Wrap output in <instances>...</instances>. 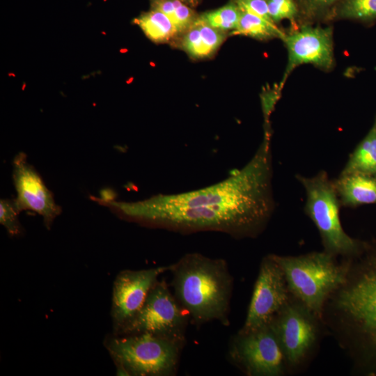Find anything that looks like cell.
<instances>
[{
    "instance_id": "obj_1",
    "label": "cell",
    "mask_w": 376,
    "mask_h": 376,
    "mask_svg": "<svg viewBox=\"0 0 376 376\" xmlns=\"http://www.w3.org/2000/svg\"><path fill=\"white\" fill-rule=\"evenodd\" d=\"M272 178L271 139L267 131L252 158L219 182L132 202L104 196L98 203L123 219L142 224L254 238L267 227L275 209Z\"/></svg>"
},
{
    "instance_id": "obj_2",
    "label": "cell",
    "mask_w": 376,
    "mask_h": 376,
    "mask_svg": "<svg viewBox=\"0 0 376 376\" xmlns=\"http://www.w3.org/2000/svg\"><path fill=\"white\" fill-rule=\"evenodd\" d=\"M321 320L355 370L376 376V239L349 259L345 279L327 299Z\"/></svg>"
},
{
    "instance_id": "obj_3",
    "label": "cell",
    "mask_w": 376,
    "mask_h": 376,
    "mask_svg": "<svg viewBox=\"0 0 376 376\" xmlns=\"http://www.w3.org/2000/svg\"><path fill=\"white\" fill-rule=\"evenodd\" d=\"M169 271L174 296L194 324H228L233 279L225 260L190 253L171 265Z\"/></svg>"
},
{
    "instance_id": "obj_4",
    "label": "cell",
    "mask_w": 376,
    "mask_h": 376,
    "mask_svg": "<svg viewBox=\"0 0 376 376\" xmlns=\"http://www.w3.org/2000/svg\"><path fill=\"white\" fill-rule=\"evenodd\" d=\"M272 256L284 273L290 294L321 319L327 299L345 279L349 258L339 263L324 251Z\"/></svg>"
},
{
    "instance_id": "obj_5",
    "label": "cell",
    "mask_w": 376,
    "mask_h": 376,
    "mask_svg": "<svg viewBox=\"0 0 376 376\" xmlns=\"http://www.w3.org/2000/svg\"><path fill=\"white\" fill-rule=\"evenodd\" d=\"M295 178L305 190L304 212L318 228L324 251L342 258L361 254L368 241L352 237L344 230L340 219L342 205L327 173L320 171L312 177L297 174Z\"/></svg>"
},
{
    "instance_id": "obj_6",
    "label": "cell",
    "mask_w": 376,
    "mask_h": 376,
    "mask_svg": "<svg viewBox=\"0 0 376 376\" xmlns=\"http://www.w3.org/2000/svg\"><path fill=\"white\" fill-rule=\"evenodd\" d=\"M104 345L118 375L168 376L178 366L181 344L149 333L109 336Z\"/></svg>"
},
{
    "instance_id": "obj_7",
    "label": "cell",
    "mask_w": 376,
    "mask_h": 376,
    "mask_svg": "<svg viewBox=\"0 0 376 376\" xmlns=\"http://www.w3.org/2000/svg\"><path fill=\"white\" fill-rule=\"evenodd\" d=\"M189 318L166 282L157 281L140 310L114 334L149 333L183 345Z\"/></svg>"
},
{
    "instance_id": "obj_8",
    "label": "cell",
    "mask_w": 376,
    "mask_h": 376,
    "mask_svg": "<svg viewBox=\"0 0 376 376\" xmlns=\"http://www.w3.org/2000/svg\"><path fill=\"white\" fill-rule=\"evenodd\" d=\"M269 326L285 357L288 368L301 366L315 348L323 326L313 311L292 295Z\"/></svg>"
},
{
    "instance_id": "obj_9",
    "label": "cell",
    "mask_w": 376,
    "mask_h": 376,
    "mask_svg": "<svg viewBox=\"0 0 376 376\" xmlns=\"http://www.w3.org/2000/svg\"><path fill=\"white\" fill-rule=\"evenodd\" d=\"M230 355L249 376H280L288 368L276 337L269 324L234 338Z\"/></svg>"
},
{
    "instance_id": "obj_10",
    "label": "cell",
    "mask_w": 376,
    "mask_h": 376,
    "mask_svg": "<svg viewBox=\"0 0 376 376\" xmlns=\"http://www.w3.org/2000/svg\"><path fill=\"white\" fill-rule=\"evenodd\" d=\"M290 297L281 267L272 254L265 256L260 263L246 320L238 333L251 332L269 324Z\"/></svg>"
},
{
    "instance_id": "obj_11",
    "label": "cell",
    "mask_w": 376,
    "mask_h": 376,
    "mask_svg": "<svg viewBox=\"0 0 376 376\" xmlns=\"http://www.w3.org/2000/svg\"><path fill=\"white\" fill-rule=\"evenodd\" d=\"M13 180L17 192L14 199L18 212L30 210L42 216L45 227L49 229L54 219L61 213V207L54 201L38 171L19 152L13 162Z\"/></svg>"
},
{
    "instance_id": "obj_12",
    "label": "cell",
    "mask_w": 376,
    "mask_h": 376,
    "mask_svg": "<svg viewBox=\"0 0 376 376\" xmlns=\"http://www.w3.org/2000/svg\"><path fill=\"white\" fill-rule=\"evenodd\" d=\"M171 265L141 270H123L113 282L111 315L116 331L143 305L151 288Z\"/></svg>"
},
{
    "instance_id": "obj_13",
    "label": "cell",
    "mask_w": 376,
    "mask_h": 376,
    "mask_svg": "<svg viewBox=\"0 0 376 376\" xmlns=\"http://www.w3.org/2000/svg\"><path fill=\"white\" fill-rule=\"evenodd\" d=\"M288 51L286 74L296 66L310 63L329 69L334 63L331 31L306 26L283 38Z\"/></svg>"
},
{
    "instance_id": "obj_14",
    "label": "cell",
    "mask_w": 376,
    "mask_h": 376,
    "mask_svg": "<svg viewBox=\"0 0 376 376\" xmlns=\"http://www.w3.org/2000/svg\"><path fill=\"white\" fill-rule=\"evenodd\" d=\"M341 205L357 207L376 204V177L361 173L339 175L333 180Z\"/></svg>"
},
{
    "instance_id": "obj_15",
    "label": "cell",
    "mask_w": 376,
    "mask_h": 376,
    "mask_svg": "<svg viewBox=\"0 0 376 376\" xmlns=\"http://www.w3.org/2000/svg\"><path fill=\"white\" fill-rule=\"evenodd\" d=\"M225 38L224 32L212 27L198 16L184 33L181 46L192 58H204L214 54Z\"/></svg>"
},
{
    "instance_id": "obj_16",
    "label": "cell",
    "mask_w": 376,
    "mask_h": 376,
    "mask_svg": "<svg viewBox=\"0 0 376 376\" xmlns=\"http://www.w3.org/2000/svg\"><path fill=\"white\" fill-rule=\"evenodd\" d=\"M376 173V128L373 126L350 154L340 175Z\"/></svg>"
},
{
    "instance_id": "obj_17",
    "label": "cell",
    "mask_w": 376,
    "mask_h": 376,
    "mask_svg": "<svg viewBox=\"0 0 376 376\" xmlns=\"http://www.w3.org/2000/svg\"><path fill=\"white\" fill-rule=\"evenodd\" d=\"M146 36L155 42H165L176 36L179 33L170 20L162 12L152 8L134 19Z\"/></svg>"
},
{
    "instance_id": "obj_18",
    "label": "cell",
    "mask_w": 376,
    "mask_h": 376,
    "mask_svg": "<svg viewBox=\"0 0 376 376\" xmlns=\"http://www.w3.org/2000/svg\"><path fill=\"white\" fill-rule=\"evenodd\" d=\"M233 35H242L260 40H265L274 37L281 38L285 34L278 29L274 22H268L255 15L241 11L238 24Z\"/></svg>"
},
{
    "instance_id": "obj_19",
    "label": "cell",
    "mask_w": 376,
    "mask_h": 376,
    "mask_svg": "<svg viewBox=\"0 0 376 376\" xmlns=\"http://www.w3.org/2000/svg\"><path fill=\"white\" fill-rule=\"evenodd\" d=\"M152 8L165 14L179 33H184L197 18L190 6L180 0H153Z\"/></svg>"
},
{
    "instance_id": "obj_20",
    "label": "cell",
    "mask_w": 376,
    "mask_h": 376,
    "mask_svg": "<svg viewBox=\"0 0 376 376\" xmlns=\"http://www.w3.org/2000/svg\"><path fill=\"white\" fill-rule=\"evenodd\" d=\"M241 14V10L233 2L219 9L205 13L199 17L212 27L221 31L235 29Z\"/></svg>"
},
{
    "instance_id": "obj_21",
    "label": "cell",
    "mask_w": 376,
    "mask_h": 376,
    "mask_svg": "<svg viewBox=\"0 0 376 376\" xmlns=\"http://www.w3.org/2000/svg\"><path fill=\"white\" fill-rule=\"evenodd\" d=\"M340 14L347 18L368 20L376 17V0H346Z\"/></svg>"
},
{
    "instance_id": "obj_22",
    "label": "cell",
    "mask_w": 376,
    "mask_h": 376,
    "mask_svg": "<svg viewBox=\"0 0 376 376\" xmlns=\"http://www.w3.org/2000/svg\"><path fill=\"white\" fill-rule=\"evenodd\" d=\"M19 214L14 200L1 199L0 224L11 236L18 235L22 233V228L18 219Z\"/></svg>"
},
{
    "instance_id": "obj_23",
    "label": "cell",
    "mask_w": 376,
    "mask_h": 376,
    "mask_svg": "<svg viewBox=\"0 0 376 376\" xmlns=\"http://www.w3.org/2000/svg\"><path fill=\"white\" fill-rule=\"evenodd\" d=\"M268 10L274 22L283 19H292L297 8L294 0H267Z\"/></svg>"
},
{
    "instance_id": "obj_24",
    "label": "cell",
    "mask_w": 376,
    "mask_h": 376,
    "mask_svg": "<svg viewBox=\"0 0 376 376\" xmlns=\"http://www.w3.org/2000/svg\"><path fill=\"white\" fill-rule=\"evenodd\" d=\"M233 2L236 4L241 11L255 15L268 22H274L269 14L267 0H233Z\"/></svg>"
},
{
    "instance_id": "obj_25",
    "label": "cell",
    "mask_w": 376,
    "mask_h": 376,
    "mask_svg": "<svg viewBox=\"0 0 376 376\" xmlns=\"http://www.w3.org/2000/svg\"><path fill=\"white\" fill-rule=\"evenodd\" d=\"M337 0H308L312 7L315 8H323L332 4Z\"/></svg>"
},
{
    "instance_id": "obj_26",
    "label": "cell",
    "mask_w": 376,
    "mask_h": 376,
    "mask_svg": "<svg viewBox=\"0 0 376 376\" xmlns=\"http://www.w3.org/2000/svg\"><path fill=\"white\" fill-rule=\"evenodd\" d=\"M189 6H195L198 4V0H180Z\"/></svg>"
},
{
    "instance_id": "obj_27",
    "label": "cell",
    "mask_w": 376,
    "mask_h": 376,
    "mask_svg": "<svg viewBox=\"0 0 376 376\" xmlns=\"http://www.w3.org/2000/svg\"><path fill=\"white\" fill-rule=\"evenodd\" d=\"M373 126L376 128V120H375V122Z\"/></svg>"
},
{
    "instance_id": "obj_28",
    "label": "cell",
    "mask_w": 376,
    "mask_h": 376,
    "mask_svg": "<svg viewBox=\"0 0 376 376\" xmlns=\"http://www.w3.org/2000/svg\"><path fill=\"white\" fill-rule=\"evenodd\" d=\"M375 176L376 177V173H375Z\"/></svg>"
}]
</instances>
